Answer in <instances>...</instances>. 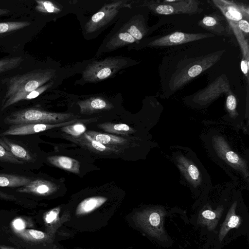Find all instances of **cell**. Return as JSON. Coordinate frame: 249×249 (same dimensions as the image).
Segmentation results:
<instances>
[{
    "label": "cell",
    "mask_w": 249,
    "mask_h": 249,
    "mask_svg": "<svg viewBox=\"0 0 249 249\" xmlns=\"http://www.w3.org/2000/svg\"><path fill=\"white\" fill-rule=\"evenodd\" d=\"M55 75L51 69L37 70L11 77L7 81V89L2 103L7 99L29 93L45 85Z\"/></svg>",
    "instance_id": "6da1fadb"
},
{
    "label": "cell",
    "mask_w": 249,
    "mask_h": 249,
    "mask_svg": "<svg viewBox=\"0 0 249 249\" xmlns=\"http://www.w3.org/2000/svg\"><path fill=\"white\" fill-rule=\"evenodd\" d=\"M183 151H177L173 153L172 157L187 185L195 189L207 187L206 185L210 184V180L203 166L195 158V155L188 150Z\"/></svg>",
    "instance_id": "7a4b0ae2"
},
{
    "label": "cell",
    "mask_w": 249,
    "mask_h": 249,
    "mask_svg": "<svg viewBox=\"0 0 249 249\" xmlns=\"http://www.w3.org/2000/svg\"><path fill=\"white\" fill-rule=\"evenodd\" d=\"M77 119L71 113L51 112L36 108L15 111L7 116L4 122L12 125L28 124H56Z\"/></svg>",
    "instance_id": "3957f363"
},
{
    "label": "cell",
    "mask_w": 249,
    "mask_h": 249,
    "mask_svg": "<svg viewBox=\"0 0 249 249\" xmlns=\"http://www.w3.org/2000/svg\"><path fill=\"white\" fill-rule=\"evenodd\" d=\"M210 142V149H213L214 157L217 158L218 161H222V165H226L227 169L236 171L248 180L247 161L231 148L226 139L221 135H215Z\"/></svg>",
    "instance_id": "277c9868"
},
{
    "label": "cell",
    "mask_w": 249,
    "mask_h": 249,
    "mask_svg": "<svg viewBox=\"0 0 249 249\" xmlns=\"http://www.w3.org/2000/svg\"><path fill=\"white\" fill-rule=\"evenodd\" d=\"M127 63L122 57H111L89 64L83 72V78L87 82H98L111 76Z\"/></svg>",
    "instance_id": "5b68a950"
},
{
    "label": "cell",
    "mask_w": 249,
    "mask_h": 249,
    "mask_svg": "<svg viewBox=\"0 0 249 249\" xmlns=\"http://www.w3.org/2000/svg\"><path fill=\"white\" fill-rule=\"evenodd\" d=\"M164 211L160 208H150L136 213L135 223L151 236L161 240L166 238L163 228Z\"/></svg>",
    "instance_id": "8992f818"
},
{
    "label": "cell",
    "mask_w": 249,
    "mask_h": 249,
    "mask_svg": "<svg viewBox=\"0 0 249 249\" xmlns=\"http://www.w3.org/2000/svg\"><path fill=\"white\" fill-rule=\"evenodd\" d=\"M223 51H221L208 55L191 66H187L179 72L176 73L171 81L172 89H178L209 68L218 61Z\"/></svg>",
    "instance_id": "52a82bcc"
},
{
    "label": "cell",
    "mask_w": 249,
    "mask_h": 249,
    "mask_svg": "<svg viewBox=\"0 0 249 249\" xmlns=\"http://www.w3.org/2000/svg\"><path fill=\"white\" fill-rule=\"evenodd\" d=\"M96 121V118H93L88 119H74L69 121L56 124H28L12 125L6 130L0 133V136L34 134L56 127H62L77 123H90Z\"/></svg>",
    "instance_id": "ba28073f"
},
{
    "label": "cell",
    "mask_w": 249,
    "mask_h": 249,
    "mask_svg": "<svg viewBox=\"0 0 249 249\" xmlns=\"http://www.w3.org/2000/svg\"><path fill=\"white\" fill-rule=\"evenodd\" d=\"M199 2L194 0H165L163 3L150 1L148 7L155 13L164 15L194 14L198 12Z\"/></svg>",
    "instance_id": "9c48e42d"
},
{
    "label": "cell",
    "mask_w": 249,
    "mask_h": 249,
    "mask_svg": "<svg viewBox=\"0 0 249 249\" xmlns=\"http://www.w3.org/2000/svg\"><path fill=\"white\" fill-rule=\"evenodd\" d=\"M214 4L220 9L227 20L229 21L233 29L236 32L238 41L240 39L237 22L244 18H249V9L245 6L237 4L232 1L217 0H213ZM240 44L241 46V39Z\"/></svg>",
    "instance_id": "30bf717a"
},
{
    "label": "cell",
    "mask_w": 249,
    "mask_h": 249,
    "mask_svg": "<svg viewBox=\"0 0 249 249\" xmlns=\"http://www.w3.org/2000/svg\"><path fill=\"white\" fill-rule=\"evenodd\" d=\"M64 138L92 153L100 155H119L124 152V149L104 145L91 138L85 133L78 137L65 135Z\"/></svg>",
    "instance_id": "8fae6325"
},
{
    "label": "cell",
    "mask_w": 249,
    "mask_h": 249,
    "mask_svg": "<svg viewBox=\"0 0 249 249\" xmlns=\"http://www.w3.org/2000/svg\"><path fill=\"white\" fill-rule=\"evenodd\" d=\"M124 2L117 1L105 5L99 11L94 14L87 23L85 25L86 32H93L107 24L117 15Z\"/></svg>",
    "instance_id": "7c38bea8"
},
{
    "label": "cell",
    "mask_w": 249,
    "mask_h": 249,
    "mask_svg": "<svg viewBox=\"0 0 249 249\" xmlns=\"http://www.w3.org/2000/svg\"><path fill=\"white\" fill-rule=\"evenodd\" d=\"M231 93L229 81L225 75H221L205 89L196 95L195 101L201 105H206L223 93Z\"/></svg>",
    "instance_id": "4fadbf2b"
},
{
    "label": "cell",
    "mask_w": 249,
    "mask_h": 249,
    "mask_svg": "<svg viewBox=\"0 0 249 249\" xmlns=\"http://www.w3.org/2000/svg\"><path fill=\"white\" fill-rule=\"evenodd\" d=\"M210 34H189L176 32L152 41L150 47H165L184 44L213 36Z\"/></svg>",
    "instance_id": "5bb4252c"
},
{
    "label": "cell",
    "mask_w": 249,
    "mask_h": 249,
    "mask_svg": "<svg viewBox=\"0 0 249 249\" xmlns=\"http://www.w3.org/2000/svg\"><path fill=\"white\" fill-rule=\"evenodd\" d=\"M85 133L91 138L104 145L122 149L134 146L139 140L129 136H120L92 130L87 131Z\"/></svg>",
    "instance_id": "9a60e30c"
},
{
    "label": "cell",
    "mask_w": 249,
    "mask_h": 249,
    "mask_svg": "<svg viewBox=\"0 0 249 249\" xmlns=\"http://www.w3.org/2000/svg\"><path fill=\"white\" fill-rule=\"evenodd\" d=\"M57 190V186L54 183L47 180L36 179L32 180L25 186L19 187L16 191L40 196H46L55 192Z\"/></svg>",
    "instance_id": "2e32d148"
},
{
    "label": "cell",
    "mask_w": 249,
    "mask_h": 249,
    "mask_svg": "<svg viewBox=\"0 0 249 249\" xmlns=\"http://www.w3.org/2000/svg\"><path fill=\"white\" fill-rule=\"evenodd\" d=\"M80 112L84 114H90L97 112L108 110L113 106L105 99L99 97H91L78 102Z\"/></svg>",
    "instance_id": "e0dca14e"
},
{
    "label": "cell",
    "mask_w": 249,
    "mask_h": 249,
    "mask_svg": "<svg viewBox=\"0 0 249 249\" xmlns=\"http://www.w3.org/2000/svg\"><path fill=\"white\" fill-rule=\"evenodd\" d=\"M48 161L54 166L74 174L80 173V163L74 159L64 156H52L47 158Z\"/></svg>",
    "instance_id": "ac0fdd59"
},
{
    "label": "cell",
    "mask_w": 249,
    "mask_h": 249,
    "mask_svg": "<svg viewBox=\"0 0 249 249\" xmlns=\"http://www.w3.org/2000/svg\"><path fill=\"white\" fill-rule=\"evenodd\" d=\"M0 145L19 160L30 161L33 160V157L27 150L12 142L5 136L0 138Z\"/></svg>",
    "instance_id": "d6986e66"
},
{
    "label": "cell",
    "mask_w": 249,
    "mask_h": 249,
    "mask_svg": "<svg viewBox=\"0 0 249 249\" xmlns=\"http://www.w3.org/2000/svg\"><path fill=\"white\" fill-rule=\"evenodd\" d=\"M107 198L103 196H92L82 201L76 210V214L82 215L89 213L104 204Z\"/></svg>",
    "instance_id": "ffe728a7"
},
{
    "label": "cell",
    "mask_w": 249,
    "mask_h": 249,
    "mask_svg": "<svg viewBox=\"0 0 249 249\" xmlns=\"http://www.w3.org/2000/svg\"><path fill=\"white\" fill-rule=\"evenodd\" d=\"M236 204V201L233 203L221 227L219 234V239L220 241L223 240L225 235L230 230L237 227L240 223V217L235 214Z\"/></svg>",
    "instance_id": "44dd1931"
},
{
    "label": "cell",
    "mask_w": 249,
    "mask_h": 249,
    "mask_svg": "<svg viewBox=\"0 0 249 249\" xmlns=\"http://www.w3.org/2000/svg\"><path fill=\"white\" fill-rule=\"evenodd\" d=\"M31 181L30 178L25 176L0 174V187H20L28 184Z\"/></svg>",
    "instance_id": "7402d4cb"
},
{
    "label": "cell",
    "mask_w": 249,
    "mask_h": 249,
    "mask_svg": "<svg viewBox=\"0 0 249 249\" xmlns=\"http://www.w3.org/2000/svg\"><path fill=\"white\" fill-rule=\"evenodd\" d=\"M98 126L105 132L116 134V135L128 136L135 132V130L132 127L124 124L107 122L100 124Z\"/></svg>",
    "instance_id": "603a6c76"
},
{
    "label": "cell",
    "mask_w": 249,
    "mask_h": 249,
    "mask_svg": "<svg viewBox=\"0 0 249 249\" xmlns=\"http://www.w3.org/2000/svg\"><path fill=\"white\" fill-rule=\"evenodd\" d=\"M220 20L216 16H207L200 20L198 24L203 28L221 35L225 31V29Z\"/></svg>",
    "instance_id": "cb8c5ba5"
},
{
    "label": "cell",
    "mask_w": 249,
    "mask_h": 249,
    "mask_svg": "<svg viewBox=\"0 0 249 249\" xmlns=\"http://www.w3.org/2000/svg\"><path fill=\"white\" fill-rule=\"evenodd\" d=\"M15 233L22 239L28 241H42L46 240L48 237L47 233L33 229L16 230Z\"/></svg>",
    "instance_id": "d4e9b609"
},
{
    "label": "cell",
    "mask_w": 249,
    "mask_h": 249,
    "mask_svg": "<svg viewBox=\"0 0 249 249\" xmlns=\"http://www.w3.org/2000/svg\"><path fill=\"white\" fill-rule=\"evenodd\" d=\"M136 40L128 33L120 32L117 34L109 41L107 47L110 49H114L127 44L132 43Z\"/></svg>",
    "instance_id": "484cf974"
},
{
    "label": "cell",
    "mask_w": 249,
    "mask_h": 249,
    "mask_svg": "<svg viewBox=\"0 0 249 249\" xmlns=\"http://www.w3.org/2000/svg\"><path fill=\"white\" fill-rule=\"evenodd\" d=\"M23 60L21 56L8 57L0 59V73L17 68Z\"/></svg>",
    "instance_id": "4316f807"
},
{
    "label": "cell",
    "mask_w": 249,
    "mask_h": 249,
    "mask_svg": "<svg viewBox=\"0 0 249 249\" xmlns=\"http://www.w3.org/2000/svg\"><path fill=\"white\" fill-rule=\"evenodd\" d=\"M31 25L28 21H8L0 23V34L25 28Z\"/></svg>",
    "instance_id": "83f0119b"
},
{
    "label": "cell",
    "mask_w": 249,
    "mask_h": 249,
    "mask_svg": "<svg viewBox=\"0 0 249 249\" xmlns=\"http://www.w3.org/2000/svg\"><path fill=\"white\" fill-rule=\"evenodd\" d=\"M61 130L69 135L78 137L86 132V127L84 123H77L62 127Z\"/></svg>",
    "instance_id": "f1b7e54d"
},
{
    "label": "cell",
    "mask_w": 249,
    "mask_h": 249,
    "mask_svg": "<svg viewBox=\"0 0 249 249\" xmlns=\"http://www.w3.org/2000/svg\"><path fill=\"white\" fill-rule=\"evenodd\" d=\"M129 25L126 32L128 33L136 40H141L145 35L146 31L142 23L136 21Z\"/></svg>",
    "instance_id": "f546056e"
},
{
    "label": "cell",
    "mask_w": 249,
    "mask_h": 249,
    "mask_svg": "<svg viewBox=\"0 0 249 249\" xmlns=\"http://www.w3.org/2000/svg\"><path fill=\"white\" fill-rule=\"evenodd\" d=\"M36 9L43 13H57L60 10L50 1L36 0Z\"/></svg>",
    "instance_id": "4dcf8cb0"
},
{
    "label": "cell",
    "mask_w": 249,
    "mask_h": 249,
    "mask_svg": "<svg viewBox=\"0 0 249 249\" xmlns=\"http://www.w3.org/2000/svg\"><path fill=\"white\" fill-rule=\"evenodd\" d=\"M60 212L59 208H55L47 212L44 215V221L47 228V230L51 229L58 218Z\"/></svg>",
    "instance_id": "1f68e13d"
},
{
    "label": "cell",
    "mask_w": 249,
    "mask_h": 249,
    "mask_svg": "<svg viewBox=\"0 0 249 249\" xmlns=\"http://www.w3.org/2000/svg\"><path fill=\"white\" fill-rule=\"evenodd\" d=\"M0 161L18 164L24 163L23 161L16 158L1 145H0Z\"/></svg>",
    "instance_id": "d6a6232c"
},
{
    "label": "cell",
    "mask_w": 249,
    "mask_h": 249,
    "mask_svg": "<svg viewBox=\"0 0 249 249\" xmlns=\"http://www.w3.org/2000/svg\"><path fill=\"white\" fill-rule=\"evenodd\" d=\"M226 104L230 116L235 118L238 115L236 110L237 101L235 97L231 94H229L227 97Z\"/></svg>",
    "instance_id": "836d02e7"
},
{
    "label": "cell",
    "mask_w": 249,
    "mask_h": 249,
    "mask_svg": "<svg viewBox=\"0 0 249 249\" xmlns=\"http://www.w3.org/2000/svg\"><path fill=\"white\" fill-rule=\"evenodd\" d=\"M221 213L218 214V211L214 212L212 210H205L201 213L202 216V222L204 221V223L206 224L208 226L209 225V221L214 222L213 220L216 223L218 221V218L220 216ZM214 224L215 222H214ZM216 224V223L215 224Z\"/></svg>",
    "instance_id": "e575fe53"
},
{
    "label": "cell",
    "mask_w": 249,
    "mask_h": 249,
    "mask_svg": "<svg viewBox=\"0 0 249 249\" xmlns=\"http://www.w3.org/2000/svg\"><path fill=\"white\" fill-rule=\"evenodd\" d=\"M239 29L245 33L248 34L249 32V23L246 19H242L237 22Z\"/></svg>",
    "instance_id": "d590c367"
},
{
    "label": "cell",
    "mask_w": 249,
    "mask_h": 249,
    "mask_svg": "<svg viewBox=\"0 0 249 249\" xmlns=\"http://www.w3.org/2000/svg\"><path fill=\"white\" fill-rule=\"evenodd\" d=\"M241 69L244 75L248 77V71H249V60L246 59L244 57L241 61Z\"/></svg>",
    "instance_id": "8d00e7d4"
},
{
    "label": "cell",
    "mask_w": 249,
    "mask_h": 249,
    "mask_svg": "<svg viewBox=\"0 0 249 249\" xmlns=\"http://www.w3.org/2000/svg\"><path fill=\"white\" fill-rule=\"evenodd\" d=\"M0 198L8 200H15L16 199V197L14 195H11L1 191H0Z\"/></svg>",
    "instance_id": "74e56055"
},
{
    "label": "cell",
    "mask_w": 249,
    "mask_h": 249,
    "mask_svg": "<svg viewBox=\"0 0 249 249\" xmlns=\"http://www.w3.org/2000/svg\"><path fill=\"white\" fill-rule=\"evenodd\" d=\"M10 12V10L6 9L0 8V17L7 14Z\"/></svg>",
    "instance_id": "f35d334b"
},
{
    "label": "cell",
    "mask_w": 249,
    "mask_h": 249,
    "mask_svg": "<svg viewBox=\"0 0 249 249\" xmlns=\"http://www.w3.org/2000/svg\"><path fill=\"white\" fill-rule=\"evenodd\" d=\"M0 249H14L12 248H10L4 245H0Z\"/></svg>",
    "instance_id": "ab89813d"
}]
</instances>
